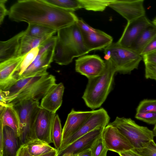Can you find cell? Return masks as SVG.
Returning <instances> with one entry per match:
<instances>
[{"label": "cell", "mask_w": 156, "mask_h": 156, "mask_svg": "<svg viewBox=\"0 0 156 156\" xmlns=\"http://www.w3.org/2000/svg\"><path fill=\"white\" fill-rule=\"evenodd\" d=\"M120 156H144L135 151L133 149L118 153Z\"/></svg>", "instance_id": "b9f144b4"}, {"label": "cell", "mask_w": 156, "mask_h": 156, "mask_svg": "<svg viewBox=\"0 0 156 156\" xmlns=\"http://www.w3.org/2000/svg\"><path fill=\"white\" fill-rule=\"evenodd\" d=\"M156 112V100L144 99L139 103L136 113Z\"/></svg>", "instance_id": "1f68e13d"}, {"label": "cell", "mask_w": 156, "mask_h": 156, "mask_svg": "<svg viewBox=\"0 0 156 156\" xmlns=\"http://www.w3.org/2000/svg\"><path fill=\"white\" fill-rule=\"evenodd\" d=\"M26 144L29 152L31 155L35 156L48 153L57 150L48 143L38 138L33 139Z\"/></svg>", "instance_id": "d4e9b609"}, {"label": "cell", "mask_w": 156, "mask_h": 156, "mask_svg": "<svg viewBox=\"0 0 156 156\" xmlns=\"http://www.w3.org/2000/svg\"><path fill=\"white\" fill-rule=\"evenodd\" d=\"M74 156H92L90 149H88Z\"/></svg>", "instance_id": "7bdbcfd3"}, {"label": "cell", "mask_w": 156, "mask_h": 156, "mask_svg": "<svg viewBox=\"0 0 156 156\" xmlns=\"http://www.w3.org/2000/svg\"><path fill=\"white\" fill-rule=\"evenodd\" d=\"M55 115V113L50 112L40 106L34 125V139H39L49 144L53 143L52 128Z\"/></svg>", "instance_id": "7c38bea8"}, {"label": "cell", "mask_w": 156, "mask_h": 156, "mask_svg": "<svg viewBox=\"0 0 156 156\" xmlns=\"http://www.w3.org/2000/svg\"><path fill=\"white\" fill-rule=\"evenodd\" d=\"M60 156H74L73 155L71 154H63Z\"/></svg>", "instance_id": "bcb514c9"}, {"label": "cell", "mask_w": 156, "mask_h": 156, "mask_svg": "<svg viewBox=\"0 0 156 156\" xmlns=\"http://www.w3.org/2000/svg\"><path fill=\"white\" fill-rule=\"evenodd\" d=\"M22 31L5 41L0 42V63L19 57L20 40L24 35Z\"/></svg>", "instance_id": "d6986e66"}, {"label": "cell", "mask_w": 156, "mask_h": 156, "mask_svg": "<svg viewBox=\"0 0 156 156\" xmlns=\"http://www.w3.org/2000/svg\"><path fill=\"white\" fill-rule=\"evenodd\" d=\"M76 23L57 31L56 44L69 48L80 57L90 51L86 47L83 35Z\"/></svg>", "instance_id": "52a82bcc"}, {"label": "cell", "mask_w": 156, "mask_h": 156, "mask_svg": "<svg viewBox=\"0 0 156 156\" xmlns=\"http://www.w3.org/2000/svg\"><path fill=\"white\" fill-rule=\"evenodd\" d=\"M135 118L150 124H156V112L136 113Z\"/></svg>", "instance_id": "836d02e7"}, {"label": "cell", "mask_w": 156, "mask_h": 156, "mask_svg": "<svg viewBox=\"0 0 156 156\" xmlns=\"http://www.w3.org/2000/svg\"><path fill=\"white\" fill-rule=\"evenodd\" d=\"M102 136L108 150L118 154L134 149L127 138L117 128L109 124L104 128Z\"/></svg>", "instance_id": "30bf717a"}, {"label": "cell", "mask_w": 156, "mask_h": 156, "mask_svg": "<svg viewBox=\"0 0 156 156\" xmlns=\"http://www.w3.org/2000/svg\"><path fill=\"white\" fill-rule=\"evenodd\" d=\"M12 21L37 24L57 31L75 23L78 18L74 11L63 9L45 0H20L10 8Z\"/></svg>", "instance_id": "6da1fadb"}, {"label": "cell", "mask_w": 156, "mask_h": 156, "mask_svg": "<svg viewBox=\"0 0 156 156\" xmlns=\"http://www.w3.org/2000/svg\"><path fill=\"white\" fill-rule=\"evenodd\" d=\"M156 36V27L152 23L141 33L129 49L140 55L146 46Z\"/></svg>", "instance_id": "603a6c76"}, {"label": "cell", "mask_w": 156, "mask_h": 156, "mask_svg": "<svg viewBox=\"0 0 156 156\" xmlns=\"http://www.w3.org/2000/svg\"><path fill=\"white\" fill-rule=\"evenodd\" d=\"M13 105L19 118L20 133L19 139L21 146L34 139V125L40 105L39 101L27 100Z\"/></svg>", "instance_id": "8992f818"}, {"label": "cell", "mask_w": 156, "mask_h": 156, "mask_svg": "<svg viewBox=\"0 0 156 156\" xmlns=\"http://www.w3.org/2000/svg\"><path fill=\"white\" fill-rule=\"evenodd\" d=\"M104 58L109 60L116 73L129 74L137 69L143 57L132 50L123 47L117 42L112 43L104 49Z\"/></svg>", "instance_id": "277c9868"}, {"label": "cell", "mask_w": 156, "mask_h": 156, "mask_svg": "<svg viewBox=\"0 0 156 156\" xmlns=\"http://www.w3.org/2000/svg\"><path fill=\"white\" fill-rule=\"evenodd\" d=\"M76 23L83 36L94 32L97 30L88 25L82 19L78 18Z\"/></svg>", "instance_id": "d590c367"}, {"label": "cell", "mask_w": 156, "mask_h": 156, "mask_svg": "<svg viewBox=\"0 0 156 156\" xmlns=\"http://www.w3.org/2000/svg\"><path fill=\"white\" fill-rule=\"evenodd\" d=\"M4 143L3 156H16L20 145L19 139L15 131L10 127H3Z\"/></svg>", "instance_id": "7402d4cb"}, {"label": "cell", "mask_w": 156, "mask_h": 156, "mask_svg": "<svg viewBox=\"0 0 156 156\" xmlns=\"http://www.w3.org/2000/svg\"><path fill=\"white\" fill-rule=\"evenodd\" d=\"M25 55L0 63V90H4L14 84V76Z\"/></svg>", "instance_id": "2e32d148"}, {"label": "cell", "mask_w": 156, "mask_h": 156, "mask_svg": "<svg viewBox=\"0 0 156 156\" xmlns=\"http://www.w3.org/2000/svg\"><path fill=\"white\" fill-rule=\"evenodd\" d=\"M39 48H34L25 55L17 71L14 75L15 78L21 75L28 66L32 63L38 54Z\"/></svg>", "instance_id": "f1b7e54d"}, {"label": "cell", "mask_w": 156, "mask_h": 156, "mask_svg": "<svg viewBox=\"0 0 156 156\" xmlns=\"http://www.w3.org/2000/svg\"><path fill=\"white\" fill-rule=\"evenodd\" d=\"M24 35L33 37H41L55 34L57 31L42 25L34 24H28L27 29L24 31Z\"/></svg>", "instance_id": "484cf974"}, {"label": "cell", "mask_w": 156, "mask_h": 156, "mask_svg": "<svg viewBox=\"0 0 156 156\" xmlns=\"http://www.w3.org/2000/svg\"><path fill=\"white\" fill-rule=\"evenodd\" d=\"M52 139L55 148L60 150L62 140V130L60 119L56 114L53 122L51 131Z\"/></svg>", "instance_id": "83f0119b"}, {"label": "cell", "mask_w": 156, "mask_h": 156, "mask_svg": "<svg viewBox=\"0 0 156 156\" xmlns=\"http://www.w3.org/2000/svg\"><path fill=\"white\" fill-rule=\"evenodd\" d=\"M104 70L99 76L88 79L82 98L86 105L94 110L100 107L111 90L116 73L111 62L105 60Z\"/></svg>", "instance_id": "3957f363"}, {"label": "cell", "mask_w": 156, "mask_h": 156, "mask_svg": "<svg viewBox=\"0 0 156 156\" xmlns=\"http://www.w3.org/2000/svg\"><path fill=\"white\" fill-rule=\"evenodd\" d=\"M145 76L146 79L156 80V66L145 63Z\"/></svg>", "instance_id": "8d00e7d4"}, {"label": "cell", "mask_w": 156, "mask_h": 156, "mask_svg": "<svg viewBox=\"0 0 156 156\" xmlns=\"http://www.w3.org/2000/svg\"><path fill=\"white\" fill-rule=\"evenodd\" d=\"M151 24L146 15L127 22L117 43L123 47L129 49L141 33Z\"/></svg>", "instance_id": "4fadbf2b"}, {"label": "cell", "mask_w": 156, "mask_h": 156, "mask_svg": "<svg viewBox=\"0 0 156 156\" xmlns=\"http://www.w3.org/2000/svg\"><path fill=\"white\" fill-rule=\"evenodd\" d=\"M83 36L85 45L90 51L104 49L113 43L112 36L99 30Z\"/></svg>", "instance_id": "ffe728a7"}, {"label": "cell", "mask_w": 156, "mask_h": 156, "mask_svg": "<svg viewBox=\"0 0 156 156\" xmlns=\"http://www.w3.org/2000/svg\"><path fill=\"white\" fill-rule=\"evenodd\" d=\"M105 66V60L97 55H83L75 60L76 72L88 79L100 75Z\"/></svg>", "instance_id": "9c48e42d"}, {"label": "cell", "mask_w": 156, "mask_h": 156, "mask_svg": "<svg viewBox=\"0 0 156 156\" xmlns=\"http://www.w3.org/2000/svg\"><path fill=\"white\" fill-rule=\"evenodd\" d=\"M144 0H112L109 7L129 22L146 15Z\"/></svg>", "instance_id": "8fae6325"}, {"label": "cell", "mask_w": 156, "mask_h": 156, "mask_svg": "<svg viewBox=\"0 0 156 156\" xmlns=\"http://www.w3.org/2000/svg\"><path fill=\"white\" fill-rule=\"evenodd\" d=\"M47 2L59 8L74 11L81 9L79 0H45Z\"/></svg>", "instance_id": "f546056e"}, {"label": "cell", "mask_w": 156, "mask_h": 156, "mask_svg": "<svg viewBox=\"0 0 156 156\" xmlns=\"http://www.w3.org/2000/svg\"><path fill=\"white\" fill-rule=\"evenodd\" d=\"M152 131L154 136H155L156 137V124L155 125Z\"/></svg>", "instance_id": "ee69618b"}, {"label": "cell", "mask_w": 156, "mask_h": 156, "mask_svg": "<svg viewBox=\"0 0 156 156\" xmlns=\"http://www.w3.org/2000/svg\"><path fill=\"white\" fill-rule=\"evenodd\" d=\"M142 57L144 63H148L156 66V51Z\"/></svg>", "instance_id": "ab89813d"}, {"label": "cell", "mask_w": 156, "mask_h": 156, "mask_svg": "<svg viewBox=\"0 0 156 156\" xmlns=\"http://www.w3.org/2000/svg\"><path fill=\"white\" fill-rule=\"evenodd\" d=\"M90 149L92 156H107L108 150L104 144L102 134L94 141Z\"/></svg>", "instance_id": "4dcf8cb0"}, {"label": "cell", "mask_w": 156, "mask_h": 156, "mask_svg": "<svg viewBox=\"0 0 156 156\" xmlns=\"http://www.w3.org/2000/svg\"><path fill=\"white\" fill-rule=\"evenodd\" d=\"M4 126L0 122V156H3V152L4 143Z\"/></svg>", "instance_id": "60d3db41"}, {"label": "cell", "mask_w": 156, "mask_h": 156, "mask_svg": "<svg viewBox=\"0 0 156 156\" xmlns=\"http://www.w3.org/2000/svg\"><path fill=\"white\" fill-rule=\"evenodd\" d=\"M133 149L144 156H156V144L154 140L151 141L145 147Z\"/></svg>", "instance_id": "d6a6232c"}, {"label": "cell", "mask_w": 156, "mask_h": 156, "mask_svg": "<svg viewBox=\"0 0 156 156\" xmlns=\"http://www.w3.org/2000/svg\"><path fill=\"white\" fill-rule=\"evenodd\" d=\"M152 23L156 27V16L153 20V21H152Z\"/></svg>", "instance_id": "f6af8a7d"}, {"label": "cell", "mask_w": 156, "mask_h": 156, "mask_svg": "<svg viewBox=\"0 0 156 156\" xmlns=\"http://www.w3.org/2000/svg\"><path fill=\"white\" fill-rule=\"evenodd\" d=\"M110 118L103 108L96 110L79 129L73 135L62 142L61 151L80 137L98 127H105L108 124Z\"/></svg>", "instance_id": "ba28073f"}, {"label": "cell", "mask_w": 156, "mask_h": 156, "mask_svg": "<svg viewBox=\"0 0 156 156\" xmlns=\"http://www.w3.org/2000/svg\"><path fill=\"white\" fill-rule=\"evenodd\" d=\"M64 89L62 83L54 85L41 99L40 106L55 113L62 104Z\"/></svg>", "instance_id": "ac0fdd59"}, {"label": "cell", "mask_w": 156, "mask_h": 156, "mask_svg": "<svg viewBox=\"0 0 156 156\" xmlns=\"http://www.w3.org/2000/svg\"><path fill=\"white\" fill-rule=\"evenodd\" d=\"M7 0H0V25L2 23L5 17L8 15L9 10L6 9L5 4Z\"/></svg>", "instance_id": "f35d334b"}, {"label": "cell", "mask_w": 156, "mask_h": 156, "mask_svg": "<svg viewBox=\"0 0 156 156\" xmlns=\"http://www.w3.org/2000/svg\"><path fill=\"white\" fill-rule=\"evenodd\" d=\"M81 8L88 11H103L109 5L112 0H79Z\"/></svg>", "instance_id": "4316f807"}, {"label": "cell", "mask_w": 156, "mask_h": 156, "mask_svg": "<svg viewBox=\"0 0 156 156\" xmlns=\"http://www.w3.org/2000/svg\"><path fill=\"white\" fill-rule=\"evenodd\" d=\"M59 151H56L36 156H58ZM16 156H35L29 152L27 147L26 144L21 145L19 147L17 152Z\"/></svg>", "instance_id": "e575fe53"}, {"label": "cell", "mask_w": 156, "mask_h": 156, "mask_svg": "<svg viewBox=\"0 0 156 156\" xmlns=\"http://www.w3.org/2000/svg\"><path fill=\"white\" fill-rule=\"evenodd\" d=\"M54 34H51L39 37H30L24 35L20 40L19 56L24 55L32 49L38 47Z\"/></svg>", "instance_id": "cb8c5ba5"}, {"label": "cell", "mask_w": 156, "mask_h": 156, "mask_svg": "<svg viewBox=\"0 0 156 156\" xmlns=\"http://www.w3.org/2000/svg\"><path fill=\"white\" fill-rule=\"evenodd\" d=\"M55 48L49 50L42 54H38L32 63L17 78L23 79L48 73L47 69L53 62Z\"/></svg>", "instance_id": "5bb4252c"}, {"label": "cell", "mask_w": 156, "mask_h": 156, "mask_svg": "<svg viewBox=\"0 0 156 156\" xmlns=\"http://www.w3.org/2000/svg\"><path fill=\"white\" fill-rule=\"evenodd\" d=\"M95 111H76L72 109L62 130V142L76 132Z\"/></svg>", "instance_id": "9a60e30c"}, {"label": "cell", "mask_w": 156, "mask_h": 156, "mask_svg": "<svg viewBox=\"0 0 156 156\" xmlns=\"http://www.w3.org/2000/svg\"><path fill=\"white\" fill-rule=\"evenodd\" d=\"M109 124L117 128L127 138L134 149L145 147L154 140L152 131L147 127L138 125L130 118L117 117Z\"/></svg>", "instance_id": "5b68a950"}, {"label": "cell", "mask_w": 156, "mask_h": 156, "mask_svg": "<svg viewBox=\"0 0 156 156\" xmlns=\"http://www.w3.org/2000/svg\"><path fill=\"white\" fill-rule=\"evenodd\" d=\"M55 76L48 73L42 75L18 79L4 90L6 104L15 105L25 100L39 101L56 84Z\"/></svg>", "instance_id": "7a4b0ae2"}, {"label": "cell", "mask_w": 156, "mask_h": 156, "mask_svg": "<svg viewBox=\"0 0 156 156\" xmlns=\"http://www.w3.org/2000/svg\"><path fill=\"white\" fill-rule=\"evenodd\" d=\"M156 51V36L149 42L140 54L143 56L146 55Z\"/></svg>", "instance_id": "74e56055"}, {"label": "cell", "mask_w": 156, "mask_h": 156, "mask_svg": "<svg viewBox=\"0 0 156 156\" xmlns=\"http://www.w3.org/2000/svg\"><path fill=\"white\" fill-rule=\"evenodd\" d=\"M104 128H97L80 137L64 150L59 151L58 156L69 154L74 156L90 149L94 141L102 134Z\"/></svg>", "instance_id": "e0dca14e"}, {"label": "cell", "mask_w": 156, "mask_h": 156, "mask_svg": "<svg viewBox=\"0 0 156 156\" xmlns=\"http://www.w3.org/2000/svg\"><path fill=\"white\" fill-rule=\"evenodd\" d=\"M0 105V122L4 126H7L12 129L19 138L20 133V120L13 105L8 104Z\"/></svg>", "instance_id": "44dd1931"}]
</instances>
